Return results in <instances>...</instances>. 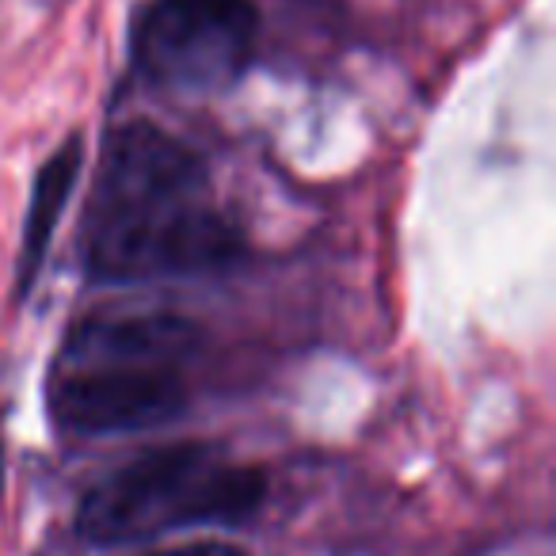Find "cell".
Wrapping results in <instances>:
<instances>
[{
	"label": "cell",
	"instance_id": "cell-1",
	"mask_svg": "<svg viewBox=\"0 0 556 556\" xmlns=\"http://www.w3.org/2000/svg\"><path fill=\"white\" fill-rule=\"evenodd\" d=\"M80 252L92 282H153L232 267L244 237L210 199L206 161L138 118L103 141Z\"/></svg>",
	"mask_w": 556,
	"mask_h": 556
},
{
	"label": "cell",
	"instance_id": "cell-2",
	"mask_svg": "<svg viewBox=\"0 0 556 556\" xmlns=\"http://www.w3.org/2000/svg\"><path fill=\"white\" fill-rule=\"evenodd\" d=\"M202 328L176 309H100L65 332L50 370V416L85 439L138 434L187 412V363Z\"/></svg>",
	"mask_w": 556,
	"mask_h": 556
},
{
	"label": "cell",
	"instance_id": "cell-3",
	"mask_svg": "<svg viewBox=\"0 0 556 556\" xmlns=\"http://www.w3.org/2000/svg\"><path fill=\"white\" fill-rule=\"evenodd\" d=\"M263 469L217 442H179L118 465L85 492L77 533L88 545H134L184 526H232L260 510Z\"/></svg>",
	"mask_w": 556,
	"mask_h": 556
},
{
	"label": "cell",
	"instance_id": "cell-4",
	"mask_svg": "<svg viewBox=\"0 0 556 556\" xmlns=\"http://www.w3.org/2000/svg\"><path fill=\"white\" fill-rule=\"evenodd\" d=\"M255 27L252 0H149L134 24V70L172 96L225 92L252 65Z\"/></svg>",
	"mask_w": 556,
	"mask_h": 556
},
{
	"label": "cell",
	"instance_id": "cell-5",
	"mask_svg": "<svg viewBox=\"0 0 556 556\" xmlns=\"http://www.w3.org/2000/svg\"><path fill=\"white\" fill-rule=\"evenodd\" d=\"M85 168V138L73 134L54 149V156H47V164L39 168L31 187V206L24 217V244H20V267H16V302H24L39 282V270L47 263L50 240L58 232L70 194Z\"/></svg>",
	"mask_w": 556,
	"mask_h": 556
},
{
	"label": "cell",
	"instance_id": "cell-6",
	"mask_svg": "<svg viewBox=\"0 0 556 556\" xmlns=\"http://www.w3.org/2000/svg\"><path fill=\"white\" fill-rule=\"evenodd\" d=\"M146 556H248V553L240 545H229V541H191V545L161 548V553H146Z\"/></svg>",
	"mask_w": 556,
	"mask_h": 556
},
{
	"label": "cell",
	"instance_id": "cell-7",
	"mask_svg": "<svg viewBox=\"0 0 556 556\" xmlns=\"http://www.w3.org/2000/svg\"><path fill=\"white\" fill-rule=\"evenodd\" d=\"M0 492H4V446H0Z\"/></svg>",
	"mask_w": 556,
	"mask_h": 556
}]
</instances>
